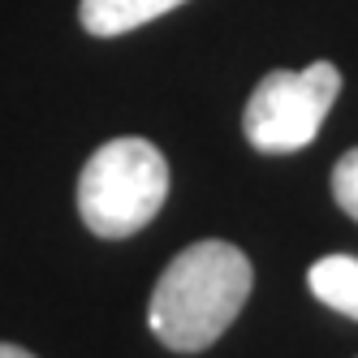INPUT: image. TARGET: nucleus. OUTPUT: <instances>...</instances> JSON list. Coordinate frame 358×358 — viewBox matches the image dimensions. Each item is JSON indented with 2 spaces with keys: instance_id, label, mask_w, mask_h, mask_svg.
Returning a JSON list of instances; mask_svg holds the SVG:
<instances>
[{
  "instance_id": "1",
  "label": "nucleus",
  "mask_w": 358,
  "mask_h": 358,
  "mask_svg": "<svg viewBox=\"0 0 358 358\" xmlns=\"http://www.w3.org/2000/svg\"><path fill=\"white\" fill-rule=\"evenodd\" d=\"M255 272L234 242H194L160 272L147 320L151 332L177 354H199L220 341L250 298Z\"/></svg>"
},
{
  "instance_id": "2",
  "label": "nucleus",
  "mask_w": 358,
  "mask_h": 358,
  "mask_svg": "<svg viewBox=\"0 0 358 358\" xmlns=\"http://www.w3.org/2000/svg\"><path fill=\"white\" fill-rule=\"evenodd\" d=\"M169 199V160L147 138H113L78 173V216L95 238H130Z\"/></svg>"
},
{
  "instance_id": "3",
  "label": "nucleus",
  "mask_w": 358,
  "mask_h": 358,
  "mask_svg": "<svg viewBox=\"0 0 358 358\" xmlns=\"http://www.w3.org/2000/svg\"><path fill=\"white\" fill-rule=\"evenodd\" d=\"M337 95H341V69L332 61H315L306 69H272L246 99L242 134L264 156L302 151L315 143Z\"/></svg>"
},
{
  "instance_id": "4",
  "label": "nucleus",
  "mask_w": 358,
  "mask_h": 358,
  "mask_svg": "<svg viewBox=\"0 0 358 358\" xmlns=\"http://www.w3.org/2000/svg\"><path fill=\"white\" fill-rule=\"evenodd\" d=\"M182 5L186 0H83L78 22L95 39H117V35H130L173 9H182Z\"/></svg>"
},
{
  "instance_id": "5",
  "label": "nucleus",
  "mask_w": 358,
  "mask_h": 358,
  "mask_svg": "<svg viewBox=\"0 0 358 358\" xmlns=\"http://www.w3.org/2000/svg\"><path fill=\"white\" fill-rule=\"evenodd\" d=\"M306 285L337 315L358 320V259L354 255H324V259H315L311 272H306Z\"/></svg>"
},
{
  "instance_id": "6",
  "label": "nucleus",
  "mask_w": 358,
  "mask_h": 358,
  "mask_svg": "<svg viewBox=\"0 0 358 358\" xmlns=\"http://www.w3.org/2000/svg\"><path fill=\"white\" fill-rule=\"evenodd\" d=\"M332 199H337V208L345 216L358 220V147L345 151L337 160V169H332Z\"/></svg>"
},
{
  "instance_id": "7",
  "label": "nucleus",
  "mask_w": 358,
  "mask_h": 358,
  "mask_svg": "<svg viewBox=\"0 0 358 358\" xmlns=\"http://www.w3.org/2000/svg\"><path fill=\"white\" fill-rule=\"evenodd\" d=\"M0 358H35L31 350H22V345H9V341H0Z\"/></svg>"
}]
</instances>
